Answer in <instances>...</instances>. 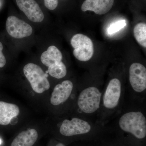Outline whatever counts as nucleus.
<instances>
[{
	"instance_id": "obj_1",
	"label": "nucleus",
	"mask_w": 146,
	"mask_h": 146,
	"mask_svg": "<svg viewBox=\"0 0 146 146\" xmlns=\"http://www.w3.org/2000/svg\"><path fill=\"white\" fill-rule=\"evenodd\" d=\"M119 127L125 133H129L139 140L146 136V117L141 109L126 110L120 115L118 120Z\"/></svg>"
},
{
	"instance_id": "obj_2",
	"label": "nucleus",
	"mask_w": 146,
	"mask_h": 146,
	"mask_svg": "<svg viewBox=\"0 0 146 146\" xmlns=\"http://www.w3.org/2000/svg\"><path fill=\"white\" fill-rule=\"evenodd\" d=\"M103 90L96 86L84 87L80 91L76 104L79 113L86 119L98 115L101 104Z\"/></svg>"
},
{
	"instance_id": "obj_3",
	"label": "nucleus",
	"mask_w": 146,
	"mask_h": 146,
	"mask_svg": "<svg viewBox=\"0 0 146 146\" xmlns=\"http://www.w3.org/2000/svg\"><path fill=\"white\" fill-rule=\"evenodd\" d=\"M41 61L48 67L47 72L54 78L60 77L67 72V68L62 61L63 55L57 47L50 46L41 56Z\"/></svg>"
},
{
	"instance_id": "obj_4",
	"label": "nucleus",
	"mask_w": 146,
	"mask_h": 146,
	"mask_svg": "<svg viewBox=\"0 0 146 146\" xmlns=\"http://www.w3.org/2000/svg\"><path fill=\"white\" fill-rule=\"evenodd\" d=\"M129 80L131 93L137 99L144 98L146 90V68L143 64L134 63L129 69Z\"/></svg>"
},
{
	"instance_id": "obj_5",
	"label": "nucleus",
	"mask_w": 146,
	"mask_h": 146,
	"mask_svg": "<svg viewBox=\"0 0 146 146\" xmlns=\"http://www.w3.org/2000/svg\"><path fill=\"white\" fill-rule=\"evenodd\" d=\"M23 72L35 92L42 94L49 89L50 84L47 78L48 75L38 65L28 63L24 67Z\"/></svg>"
},
{
	"instance_id": "obj_6",
	"label": "nucleus",
	"mask_w": 146,
	"mask_h": 146,
	"mask_svg": "<svg viewBox=\"0 0 146 146\" xmlns=\"http://www.w3.org/2000/svg\"><path fill=\"white\" fill-rule=\"evenodd\" d=\"M94 124L91 120L82 116L74 117L71 119L63 120L60 125L59 131L65 136L84 135L92 130Z\"/></svg>"
},
{
	"instance_id": "obj_7",
	"label": "nucleus",
	"mask_w": 146,
	"mask_h": 146,
	"mask_svg": "<svg viewBox=\"0 0 146 146\" xmlns=\"http://www.w3.org/2000/svg\"><path fill=\"white\" fill-rule=\"evenodd\" d=\"M71 44L74 48L73 54L78 60L86 62L92 58L94 45L89 37L83 34H76L71 39Z\"/></svg>"
},
{
	"instance_id": "obj_8",
	"label": "nucleus",
	"mask_w": 146,
	"mask_h": 146,
	"mask_svg": "<svg viewBox=\"0 0 146 146\" xmlns=\"http://www.w3.org/2000/svg\"><path fill=\"white\" fill-rule=\"evenodd\" d=\"M6 29L9 35L16 39L27 37L30 36L33 33L31 26L13 16H9L7 18Z\"/></svg>"
},
{
	"instance_id": "obj_9",
	"label": "nucleus",
	"mask_w": 146,
	"mask_h": 146,
	"mask_svg": "<svg viewBox=\"0 0 146 146\" xmlns=\"http://www.w3.org/2000/svg\"><path fill=\"white\" fill-rule=\"evenodd\" d=\"M16 2L20 10L31 21L40 23L44 20V13L35 0H16Z\"/></svg>"
},
{
	"instance_id": "obj_10",
	"label": "nucleus",
	"mask_w": 146,
	"mask_h": 146,
	"mask_svg": "<svg viewBox=\"0 0 146 146\" xmlns=\"http://www.w3.org/2000/svg\"><path fill=\"white\" fill-rule=\"evenodd\" d=\"M74 84L70 80H65L55 86L51 97V104L57 106L67 101L72 94Z\"/></svg>"
},
{
	"instance_id": "obj_11",
	"label": "nucleus",
	"mask_w": 146,
	"mask_h": 146,
	"mask_svg": "<svg viewBox=\"0 0 146 146\" xmlns=\"http://www.w3.org/2000/svg\"><path fill=\"white\" fill-rule=\"evenodd\" d=\"M115 0H85L82 3L81 9L94 11L98 15H103L112 9Z\"/></svg>"
},
{
	"instance_id": "obj_12",
	"label": "nucleus",
	"mask_w": 146,
	"mask_h": 146,
	"mask_svg": "<svg viewBox=\"0 0 146 146\" xmlns=\"http://www.w3.org/2000/svg\"><path fill=\"white\" fill-rule=\"evenodd\" d=\"M19 112L20 109L16 104L0 101V125H8Z\"/></svg>"
},
{
	"instance_id": "obj_13",
	"label": "nucleus",
	"mask_w": 146,
	"mask_h": 146,
	"mask_svg": "<svg viewBox=\"0 0 146 146\" xmlns=\"http://www.w3.org/2000/svg\"><path fill=\"white\" fill-rule=\"evenodd\" d=\"M38 136L37 131L34 129L22 131L14 138L11 146H33Z\"/></svg>"
},
{
	"instance_id": "obj_14",
	"label": "nucleus",
	"mask_w": 146,
	"mask_h": 146,
	"mask_svg": "<svg viewBox=\"0 0 146 146\" xmlns=\"http://www.w3.org/2000/svg\"><path fill=\"white\" fill-rule=\"evenodd\" d=\"M134 37L138 44L145 48L146 47V25L145 23L137 24L133 29Z\"/></svg>"
},
{
	"instance_id": "obj_15",
	"label": "nucleus",
	"mask_w": 146,
	"mask_h": 146,
	"mask_svg": "<svg viewBox=\"0 0 146 146\" xmlns=\"http://www.w3.org/2000/svg\"><path fill=\"white\" fill-rule=\"evenodd\" d=\"M126 25V22L125 20L117 21L110 25L108 29V33L110 35L114 34L123 28Z\"/></svg>"
},
{
	"instance_id": "obj_16",
	"label": "nucleus",
	"mask_w": 146,
	"mask_h": 146,
	"mask_svg": "<svg viewBox=\"0 0 146 146\" xmlns=\"http://www.w3.org/2000/svg\"><path fill=\"white\" fill-rule=\"evenodd\" d=\"M45 6L50 10H54L58 5V0H44Z\"/></svg>"
},
{
	"instance_id": "obj_17",
	"label": "nucleus",
	"mask_w": 146,
	"mask_h": 146,
	"mask_svg": "<svg viewBox=\"0 0 146 146\" xmlns=\"http://www.w3.org/2000/svg\"><path fill=\"white\" fill-rule=\"evenodd\" d=\"M3 45L1 42H0V68H2L4 67L6 63V60L5 56L3 54L2 50L3 49Z\"/></svg>"
},
{
	"instance_id": "obj_18",
	"label": "nucleus",
	"mask_w": 146,
	"mask_h": 146,
	"mask_svg": "<svg viewBox=\"0 0 146 146\" xmlns=\"http://www.w3.org/2000/svg\"><path fill=\"white\" fill-rule=\"evenodd\" d=\"M56 146H65V145L63 143H59L57 144Z\"/></svg>"
},
{
	"instance_id": "obj_19",
	"label": "nucleus",
	"mask_w": 146,
	"mask_h": 146,
	"mask_svg": "<svg viewBox=\"0 0 146 146\" xmlns=\"http://www.w3.org/2000/svg\"><path fill=\"white\" fill-rule=\"evenodd\" d=\"M2 143V141L1 140V139H0V145H1Z\"/></svg>"
}]
</instances>
